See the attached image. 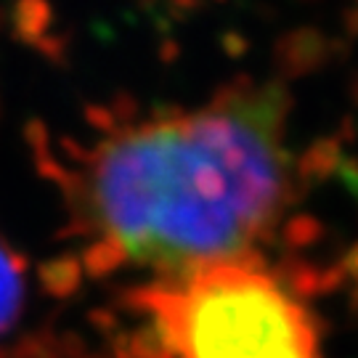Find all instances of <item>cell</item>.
Listing matches in <instances>:
<instances>
[{
    "instance_id": "1",
    "label": "cell",
    "mask_w": 358,
    "mask_h": 358,
    "mask_svg": "<svg viewBox=\"0 0 358 358\" xmlns=\"http://www.w3.org/2000/svg\"><path fill=\"white\" fill-rule=\"evenodd\" d=\"M292 93L282 80L239 75L202 112L159 109L90 149L64 138L75 167L48 162L69 207V231L115 242L128 263L192 273L255 263L292 199L282 133Z\"/></svg>"
},
{
    "instance_id": "2",
    "label": "cell",
    "mask_w": 358,
    "mask_h": 358,
    "mask_svg": "<svg viewBox=\"0 0 358 358\" xmlns=\"http://www.w3.org/2000/svg\"><path fill=\"white\" fill-rule=\"evenodd\" d=\"M120 303L157 321L176 358H319V321L255 263L202 266Z\"/></svg>"
},
{
    "instance_id": "3",
    "label": "cell",
    "mask_w": 358,
    "mask_h": 358,
    "mask_svg": "<svg viewBox=\"0 0 358 358\" xmlns=\"http://www.w3.org/2000/svg\"><path fill=\"white\" fill-rule=\"evenodd\" d=\"M350 45L348 40L324 35L316 27H294L282 32L273 43V69L284 80H300L321 72L334 59H345Z\"/></svg>"
},
{
    "instance_id": "4",
    "label": "cell",
    "mask_w": 358,
    "mask_h": 358,
    "mask_svg": "<svg viewBox=\"0 0 358 358\" xmlns=\"http://www.w3.org/2000/svg\"><path fill=\"white\" fill-rule=\"evenodd\" d=\"M27 310L24 263L0 236V345L19 332Z\"/></svg>"
},
{
    "instance_id": "5",
    "label": "cell",
    "mask_w": 358,
    "mask_h": 358,
    "mask_svg": "<svg viewBox=\"0 0 358 358\" xmlns=\"http://www.w3.org/2000/svg\"><path fill=\"white\" fill-rule=\"evenodd\" d=\"M343 159H345V154H343V143L337 141V136L316 138L294 159V178L300 180L303 189L324 183L340 173Z\"/></svg>"
},
{
    "instance_id": "6",
    "label": "cell",
    "mask_w": 358,
    "mask_h": 358,
    "mask_svg": "<svg viewBox=\"0 0 358 358\" xmlns=\"http://www.w3.org/2000/svg\"><path fill=\"white\" fill-rule=\"evenodd\" d=\"M319 271L321 266L289 252V255L279 257V263L273 266L271 279L276 282V287L287 297H294V303L303 306L308 300L319 297Z\"/></svg>"
},
{
    "instance_id": "7",
    "label": "cell",
    "mask_w": 358,
    "mask_h": 358,
    "mask_svg": "<svg viewBox=\"0 0 358 358\" xmlns=\"http://www.w3.org/2000/svg\"><path fill=\"white\" fill-rule=\"evenodd\" d=\"M324 234H327V226L316 215H308V213H297V215L287 217L282 231H279L284 247L289 252H294V255L300 250H308V247L319 244L324 239Z\"/></svg>"
},
{
    "instance_id": "8",
    "label": "cell",
    "mask_w": 358,
    "mask_h": 358,
    "mask_svg": "<svg viewBox=\"0 0 358 358\" xmlns=\"http://www.w3.org/2000/svg\"><path fill=\"white\" fill-rule=\"evenodd\" d=\"M348 276L345 271L340 268V263H329V266H321L319 271V297H329L337 294L345 287Z\"/></svg>"
},
{
    "instance_id": "9",
    "label": "cell",
    "mask_w": 358,
    "mask_h": 358,
    "mask_svg": "<svg viewBox=\"0 0 358 358\" xmlns=\"http://www.w3.org/2000/svg\"><path fill=\"white\" fill-rule=\"evenodd\" d=\"M220 48H223V53H226L229 59H244V56L250 53V48H252V43H250V38H247L244 32H239V29H226V32L220 35Z\"/></svg>"
},
{
    "instance_id": "10",
    "label": "cell",
    "mask_w": 358,
    "mask_h": 358,
    "mask_svg": "<svg viewBox=\"0 0 358 358\" xmlns=\"http://www.w3.org/2000/svg\"><path fill=\"white\" fill-rule=\"evenodd\" d=\"M340 268L345 271V276L353 284H358V242L350 244L345 250V255L340 257Z\"/></svg>"
},
{
    "instance_id": "11",
    "label": "cell",
    "mask_w": 358,
    "mask_h": 358,
    "mask_svg": "<svg viewBox=\"0 0 358 358\" xmlns=\"http://www.w3.org/2000/svg\"><path fill=\"white\" fill-rule=\"evenodd\" d=\"M343 29H345L348 38L358 40V3L343 11Z\"/></svg>"
},
{
    "instance_id": "12",
    "label": "cell",
    "mask_w": 358,
    "mask_h": 358,
    "mask_svg": "<svg viewBox=\"0 0 358 358\" xmlns=\"http://www.w3.org/2000/svg\"><path fill=\"white\" fill-rule=\"evenodd\" d=\"M178 56H180L178 43H176V40H165V43H162V48H159V59H162L165 64H173Z\"/></svg>"
},
{
    "instance_id": "13",
    "label": "cell",
    "mask_w": 358,
    "mask_h": 358,
    "mask_svg": "<svg viewBox=\"0 0 358 358\" xmlns=\"http://www.w3.org/2000/svg\"><path fill=\"white\" fill-rule=\"evenodd\" d=\"M348 313L358 319V284H353V289L348 292Z\"/></svg>"
},
{
    "instance_id": "14",
    "label": "cell",
    "mask_w": 358,
    "mask_h": 358,
    "mask_svg": "<svg viewBox=\"0 0 358 358\" xmlns=\"http://www.w3.org/2000/svg\"><path fill=\"white\" fill-rule=\"evenodd\" d=\"M350 96H353V101L358 103V77H353V88H350Z\"/></svg>"
}]
</instances>
